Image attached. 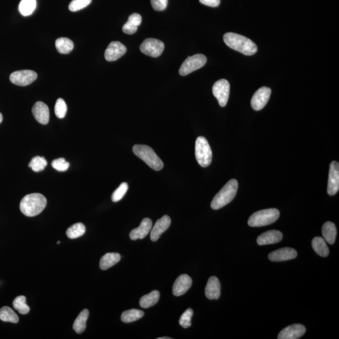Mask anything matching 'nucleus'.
Wrapping results in <instances>:
<instances>
[{
	"label": "nucleus",
	"mask_w": 339,
	"mask_h": 339,
	"mask_svg": "<svg viewBox=\"0 0 339 339\" xmlns=\"http://www.w3.org/2000/svg\"><path fill=\"white\" fill-rule=\"evenodd\" d=\"M223 39L229 47L241 54L253 55L258 51V47L255 43L243 35L228 32L223 35Z\"/></svg>",
	"instance_id": "obj_1"
},
{
	"label": "nucleus",
	"mask_w": 339,
	"mask_h": 339,
	"mask_svg": "<svg viewBox=\"0 0 339 339\" xmlns=\"http://www.w3.org/2000/svg\"><path fill=\"white\" fill-rule=\"evenodd\" d=\"M46 205V198L40 193H34L22 198L20 208L23 214L27 217H34L41 213Z\"/></svg>",
	"instance_id": "obj_2"
},
{
	"label": "nucleus",
	"mask_w": 339,
	"mask_h": 339,
	"mask_svg": "<svg viewBox=\"0 0 339 339\" xmlns=\"http://www.w3.org/2000/svg\"><path fill=\"white\" fill-rule=\"evenodd\" d=\"M238 188L237 180L231 179L213 197L210 204L211 208L213 210H218L228 205L235 198Z\"/></svg>",
	"instance_id": "obj_3"
},
{
	"label": "nucleus",
	"mask_w": 339,
	"mask_h": 339,
	"mask_svg": "<svg viewBox=\"0 0 339 339\" xmlns=\"http://www.w3.org/2000/svg\"><path fill=\"white\" fill-rule=\"evenodd\" d=\"M133 152L136 156L155 171L162 170L164 166L162 160L149 146L135 145L133 146Z\"/></svg>",
	"instance_id": "obj_4"
},
{
	"label": "nucleus",
	"mask_w": 339,
	"mask_h": 339,
	"mask_svg": "<svg viewBox=\"0 0 339 339\" xmlns=\"http://www.w3.org/2000/svg\"><path fill=\"white\" fill-rule=\"evenodd\" d=\"M280 211L276 208H268L259 210L251 215L248 225L251 227H262L271 224L278 219Z\"/></svg>",
	"instance_id": "obj_5"
},
{
	"label": "nucleus",
	"mask_w": 339,
	"mask_h": 339,
	"mask_svg": "<svg viewBox=\"0 0 339 339\" xmlns=\"http://www.w3.org/2000/svg\"><path fill=\"white\" fill-rule=\"evenodd\" d=\"M195 157L198 164L202 167H207L212 162V150L205 137H199L196 140Z\"/></svg>",
	"instance_id": "obj_6"
},
{
	"label": "nucleus",
	"mask_w": 339,
	"mask_h": 339,
	"mask_svg": "<svg viewBox=\"0 0 339 339\" xmlns=\"http://www.w3.org/2000/svg\"><path fill=\"white\" fill-rule=\"evenodd\" d=\"M207 62V57L203 54H196L192 57H188L183 62L179 69V74L185 76L196 70L202 68Z\"/></svg>",
	"instance_id": "obj_7"
},
{
	"label": "nucleus",
	"mask_w": 339,
	"mask_h": 339,
	"mask_svg": "<svg viewBox=\"0 0 339 339\" xmlns=\"http://www.w3.org/2000/svg\"><path fill=\"white\" fill-rule=\"evenodd\" d=\"M164 47V44L160 40L147 39L140 45V49L143 54L157 58L162 55Z\"/></svg>",
	"instance_id": "obj_8"
},
{
	"label": "nucleus",
	"mask_w": 339,
	"mask_h": 339,
	"mask_svg": "<svg viewBox=\"0 0 339 339\" xmlns=\"http://www.w3.org/2000/svg\"><path fill=\"white\" fill-rule=\"evenodd\" d=\"M212 92L220 106L225 107L230 97V82L223 79L217 80L213 85Z\"/></svg>",
	"instance_id": "obj_9"
},
{
	"label": "nucleus",
	"mask_w": 339,
	"mask_h": 339,
	"mask_svg": "<svg viewBox=\"0 0 339 339\" xmlns=\"http://www.w3.org/2000/svg\"><path fill=\"white\" fill-rule=\"evenodd\" d=\"M37 74L34 70H22L12 73L10 80L13 84L19 86H26L37 79Z\"/></svg>",
	"instance_id": "obj_10"
},
{
	"label": "nucleus",
	"mask_w": 339,
	"mask_h": 339,
	"mask_svg": "<svg viewBox=\"0 0 339 339\" xmlns=\"http://www.w3.org/2000/svg\"><path fill=\"white\" fill-rule=\"evenodd\" d=\"M271 93L270 88L262 87L260 88L255 94L251 100V106L253 109L260 110L263 109L267 104L270 99Z\"/></svg>",
	"instance_id": "obj_11"
},
{
	"label": "nucleus",
	"mask_w": 339,
	"mask_h": 339,
	"mask_svg": "<svg viewBox=\"0 0 339 339\" xmlns=\"http://www.w3.org/2000/svg\"><path fill=\"white\" fill-rule=\"evenodd\" d=\"M339 190V163L333 161L329 169L327 192L328 195H334Z\"/></svg>",
	"instance_id": "obj_12"
},
{
	"label": "nucleus",
	"mask_w": 339,
	"mask_h": 339,
	"mask_svg": "<svg viewBox=\"0 0 339 339\" xmlns=\"http://www.w3.org/2000/svg\"><path fill=\"white\" fill-rule=\"evenodd\" d=\"M127 51V47L122 43L117 41L110 42L105 50V59L107 61H115L123 56Z\"/></svg>",
	"instance_id": "obj_13"
},
{
	"label": "nucleus",
	"mask_w": 339,
	"mask_h": 339,
	"mask_svg": "<svg viewBox=\"0 0 339 339\" xmlns=\"http://www.w3.org/2000/svg\"><path fill=\"white\" fill-rule=\"evenodd\" d=\"M306 328L301 324H293L286 326L279 333L278 339H298L305 334Z\"/></svg>",
	"instance_id": "obj_14"
},
{
	"label": "nucleus",
	"mask_w": 339,
	"mask_h": 339,
	"mask_svg": "<svg viewBox=\"0 0 339 339\" xmlns=\"http://www.w3.org/2000/svg\"><path fill=\"white\" fill-rule=\"evenodd\" d=\"M295 250L291 248H283L273 251L268 255L269 260L273 262H280L293 260L297 256Z\"/></svg>",
	"instance_id": "obj_15"
},
{
	"label": "nucleus",
	"mask_w": 339,
	"mask_h": 339,
	"mask_svg": "<svg viewBox=\"0 0 339 339\" xmlns=\"http://www.w3.org/2000/svg\"><path fill=\"white\" fill-rule=\"evenodd\" d=\"M171 224V219L169 216L164 215L158 219L155 223V225L151 230V240L155 242L160 238L161 235L169 228Z\"/></svg>",
	"instance_id": "obj_16"
},
{
	"label": "nucleus",
	"mask_w": 339,
	"mask_h": 339,
	"mask_svg": "<svg viewBox=\"0 0 339 339\" xmlns=\"http://www.w3.org/2000/svg\"><path fill=\"white\" fill-rule=\"evenodd\" d=\"M192 278L183 274L178 276L173 286V294L176 296L183 295L189 290L192 286Z\"/></svg>",
	"instance_id": "obj_17"
},
{
	"label": "nucleus",
	"mask_w": 339,
	"mask_h": 339,
	"mask_svg": "<svg viewBox=\"0 0 339 339\" xmlns=\"http://www.w3.org/2000/svg\"><path fill=\"white\" fill-rule=\"evenodd\" d=\"M32 111L35 120L42 125H47L49 122V109L45 103L39 101L35 103Z\"/></svg>",
	"instance_id": "obj_18"
},
{
	"label": "nucleus",
	"mask_w": 339,
	"mask_h": 339,
	"mask_svg": "<svg viewBox=\"0 0 339 339\" xmlns=\"http://www.w3.org/2000/svg\"><path fill=\"white\" fill-rule=\"evenodd\" d=\"M152 221L149 218H143L139 227L131 231L130 237L131 240L136 241L140 239L145 238L150 233L152 228Z\"/></svg>",
	"instance_id": "obj_19"
},
{
	"label": "nucleus",
	"mask_w": 339,
	"mask_h": 339,
	"mask_svg": "<svg viewBox=\"0 0 339 339\" xmlns=\"http://www.w3.org/2000/svg\"><path fill=\"white\" fill-rule=\"evenodd\" d=\"M283 239V234L277 230H271L261 234L258 236L257 243L260 246L273 245L280 242Z\"/></svg>",
	"instance_id": "obj_20"
},
{
	"label": "nucleus",
	"mask_w": 339,
	"mask_h": 339,
	"mask_svg": "<svg viewBox=\"0 0 339 339\" xmlns=\"http://www.w3.org/2000/svg\"><path fill=\"white\" fill-rule=\"evenodd\" d=\"M205 293L206 297L209 300H217L220 296V284L218 279L215 276H211L208 279L205 286Z\"/></svg>",
	"instance_id": "obj_21"
},
{
	"label": "nucleus",
	"mask_w": 339,
	"mask_h": 339,
	"mask_svg": "<svg viewBox=\"0 0 339 339\" xmlns=\"http://www.w3.org/2000/svg\"><path fill=\"white\" fill-rule=\"evenodd\" d=\"M142 21V16L140 14H133L128 18V20L123 25V32L125 34L133 35L137 32L138 27L141 25Z\"/></svg>",
	"instance_id": "obj_22"
},
{
	"label": "nucleus",
	"mask_w": 339,
	"mask_h": 339,
	"mask_svg": "<svg viewBox=\"0 0 339 339\" xmlns=\"http://www.w3.org/2000/svg\"><path fill=\"white\" fill-rule=\"evenodd\" d=\"M121 260V255L117 253H106L100 259L99 266L102 270H106L117 264Z\"/></svg>",
	"instance_id": "obj_23"
},
{
	"label": "nucleus",
	"mask_w": 339,
	"mask_h": 339,
	"mask_svg": "<svg viewBox=\"0 0 339 339\" xmlns=\"http://www.w3.org/2000/svg\"><path fill=\"white\" fill-rule=\"evenodd\" d=\"M323 239L330 245L335 243L336 236V229L335 223L330 221L326 222L322 226Z\"/></svg>",
	"instance_id": "obj_24"
},
{
	"label": "nucleus",
	"mask_w": 339,
	"mask_h": 339,
	"mask_svg": "<svg viewBox=\"0 0 339 339\" xmlns=\"http://www.w3.org/2000/svg\"><path fill=\"white\" fill-rule=\"evenodd\" d=\"M89 315V310L87 309H84L78 315L74 321V324H73V329L75 331V332L78 334L84 332L85 328H86V322Z\"/></svg>",
	"instance_id": "obj_25"
},
{
	"label": "nucleus",
	"mask_w": 339,
	"mask_h": 339,
	"mask_svg": "<svg viewBox=\"0 0 339 339\" xmlns=\"http://www.w3.org/2000/svg\"><path fill=\"white\" fill-rule=\"evenodd\" d=\"M312 248L315 252L321 257H327L329 255V249L325 240L321 237H315L311 242Z\"/></svg>",
	"instance_id": "obj_26"
},
{
	"label": "nucleus",
	"mask_w": 339,
	"mask_h": 339,
	"mask_svg": "<svg viewBox=\"0 0 339 339\" xmlns=\"http://www.w3.org/2000/svg\"><path fill=\"white\" fill-rule=\"evenodd\" d=\"M160 299V293L157 290H154L152 292L143 296L140 300V305L143 308H148L151 306H154L157 304Z\"/></svg>",
	"instance_id": "obj_27"
},
{
	"label": "nucleus",
	"mask_w": 339,
	"mask_h": 339,
	"mask_svg": "<svg viewBox=\"0 0 339 339\" xmlns=\"http://www.w3.org/2000/svg\"><path fill=\"white\" fill-rule=\"evenodd\" d=\"M55 47L60 54H67L74 49V43L68 38H59L55 41Z\"/></svg>",
	"instance_id": "obj_28"
},
{
	"label": "nucleus",
	"mask_w": 339,
	"mask_h": 339,
	"mask_svg": "<svg viewBox=\"0 0 339 339\" xmlns=\"http://www.w3.org/2000/svg\"><path fill=\"white\" fill-rule=\"evenodd\" d=\"M0 320L5 322L17 323L19 322V316L9 306H4L0 309Z\"/></svg>",
	"instance_id": "obj_29"
},
{
	"label": "nucleus",
	"mask_w": 339,
	"mask_h": 339,
	"mask_svg": "<svg viewBox=\"0 0 339 339\" xmlns=\"http://www.w3.org/2000/svg\"><path fill=\"white\" fill-rule=\"evenodd\" d=\"M143 315H144V312L143 311L138 310V309H132V310L125 311L122 313L121 319L123 322L132 323L142 318Z\"/></svg>",
	"instance_id": "obj_30"
},
{
	"label": "nucleus",
	"mask_w": 339,
	"mask_h": 339,
	"mask_svg": "<svg viewBox=\"0 0 339 339\" xmlns=\"http://www.w3.org/2000/svg\"><path fill=\"white\" fill-rule=\"evenodd\" d=\"M36 6V0H22L19 5V11L24 16H29L34 12Z\"/></svg>",
	"instance_id": "obj_31"
},
{
	"label": "nucleus",
	"mask_w": 339,
	"mask_h": 339,
	"mask_svg": "<svg viewBox=\"0 0 339 339\" xmlns=\"http://www.w3.org/2000/svg\"><path fill=\"white\" fill-rule=\"evenodd\" d=\"M85 227L81 222H78L67 229L66 235L69 239H76L84 235Z\"/></svg>",
	"instance_id": "obj_32"
},
{
	"label": "nucleus",
	"mask_w": 339,
	"mask_h": 339,
	"mask_svg": "<svg viewBox=\"0 0 339 339\" xmlns=\"http://www.w3.org/2000/svg\"><path fill=\"white\" fill-rule=\"evenodd\" d=\"M13 305L15 310L19 311V312L22 315H26L30 311L29 306L26 303V297L25 296H17L13 301Z\"/></svg>",
	"instance_id": "obj_33"
},
{
	"label": "nucleus",
	"mask_w": 339,
	"mask_h": 339,
	"mask_svg": "<svg viewBox=\"0 0 339 339\" xmlns=\"http://www.w3.org/2000/svg\"><path fill=\"white\" fill-rule=\"evenodd\" d=\"M47 162L44 157H35L32 158L31 162H30L29 167L31 168L33 171L35 172H41L47 167Z\"/></svg>",
	"instance_id": "obj_34"
},
{
	"label": "nucleus",
	"mask_w": 339,
	"mask_h": 339,
	"mask_svg": "<svg viewBox=\"0 0 339 339\" xmlns=\"http://www.w3.org/2000/svg\"><path fill=\"white\" fill-rule=\"evenodd\" d=\"M67 106L66 103L62 98H59L57 100L55 105V115L59 119H62L66 115Z\"/></svg>",
	"instance_id": "obj_35"
},
{
	"label": "nucleus",
	"mask_w": 339,
	"mask_h": 339,
	"mask_svg": "<svg viewBox=\"0 0 339 339\" xmlns=\"http://www.w3.org/2000/svg\"><path fill=\"white\" fill-rule=\"evenodd\" d=\"M128 189V185L127 183L123 182L120 185V187L113 192L112 195V202H117L122 200L124 197Z\"/></svg>",
	"instance_id": "obj_36"
},
{
	"label": "nucleus",
	"mask_w": 339,
	"mask_h": 339,
	"mask_svg": "<svg viewBox=\"0 0 339 339\" xmlns=\"http://www.w3.org/2000/svg\"><path fill=\"white\" fill-rule=\"evenodd\" d=\"M92 0H72L69 4L70 11L75 12L84 9L91 3Z\"/></svg>",
	"instance_id": "obj_37"
},
{
	"label": "nucleus",
	"mask_w": 339,
	"mask_h": 339,
	"mask_svg": "<svg viewBox=\"0 0 339 339\" xmlns=\"http://www.w3.org/2000/svg\"><path fill=\"white\" fill-rule=\"evenodd\" d=\"M193 311L192 309L188 308L182 314L179 320V323L183 328H188L191 326V318L193 316Z\"/></svg>",
	"instance_id": "obj_38"
},
{
	"label": "nucleus",
	"mask_w": 339,
	"mask_h": 339,
	"mask_svg": "<svg viewBox=\"0 0 339 339\" xmlns=\"http://www.w3.org/2000/svg\"><path fill=\"white\" fill-rule=\"evenodd\" d=\"M52 167L59 172H65L69 167V163L66 162L64 158H60L54 160L52 162Z\"/></svg>",
	"instance_id": "obj_39"
},
{
	"label": "nucleus",
	"mask_w": 339,
	"mask_h": 339,
	"mask_svg": "<svg viewBox=\"0 0 339 339\" xmlns=\"http://www.w3.org/2000/svg\"><path fill=\"white\" fill-rule=\"evenodd\" d=\"M151 5L155 11H163L167 7L168 0H151Z\"/></svg>",
	"instance_id": "obj_40"
},
{
	"label": "nucleus",
	"mask_w": 339,
	"mask_h": 339,
	"mask_svg": "<svg viewBox=\"0 0 339 339\" xmlns=\"http://www.w3.org/2000/svg\"><path fill=\"white\" fill-rule=\"evenodd\" d=\"M201 4L210 7H217L220 5V0H199Z\"/></svg>",
	"instance_id": "obj_41"
},
{
	"label": "nucleus",
	"mask_w": 339,
	"mask_h": 339,
	"mask_svg": "<svg viewBox=\"0 0 339 339\" xmlns=\"http://www.w3.org/2000/svg\"><path fill=\"white\" fill-rule=\"evenodd\" d=\"M3 121V116L2 115V113H0V123L2 122Z\"/></svg>",
	"instance_id": "obj_42"
},
{
	"label": "nucleus",
	"mask_w": 339,
	"mask_h": 339,
	"mask_svg": "<svg viewBox=\"0 0 339 339\" xmlns=\"http://www.w3.org/2000/svg\"><path fill=\"white\" fill-rule=\"evenodd\" d=\"M158 339H171V338L170 337H165H165H160V338H158Z\"/></svg>",
	"instance_id": "obj_43"
},
{
	"label": "nucleus",
	"mask_w": 339,
	"mask_h": 339,
	"mask_svg": "<svg viewBox=\"0 0 339 339\" xmlns=\"http://www.w3.org/2000/svg\"><path fill=\"white\" fill-rule=\"evenodd\" d=\"M60 243V241H58V242L57 243V245H59Z\"/></svg>",
	"instance_id": "obj_44"
}]
</instances>
